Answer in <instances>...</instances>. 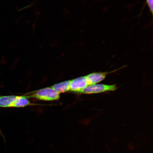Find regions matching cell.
<instances>
[{"mask_svg":"<svg viewBox=\"0 0 153 153\" xmlns=\"http://www.w3.org/2000/svg\"><path fill=\"white\" fill-rule=\"evenodd\" d=\"M17 96H0V107L10 108L12 107Z\"/></svg>","mask_w":153,"mask_h":153,"instance_id":"5","label":"cell"},{"mask_svg":"<svg viewBox=\"0 0 153 153\" xmlns=\"http://www.w3.org/2000/svg\"><path fill=\"white\" fill-rule=\"evenodd\" d=\"M147 5L149 7V10L153 14V0H145Z\"/></svg>","mask_w":153,"mask_h":153,"instance_id":"8","label":"cell"},{"mask_svg":"<svg viewBox=\"0 0 153 153\" xmlns=\"http://www.w3.org/2000/svg\"><path fill=\"white\" fill-rule=\"evenodd\" d=\"M88 85L85 76H81L71 81L70 90L80 92Z\"/></svg>","mask_w":153,"mask_h":153,"instance_id":"3","label":"cell"},{"mask_svg":"<svg viewBox=\"0 0 153 153\" xmlns=\"http://www.w3.org/2000/svg\"><path fill=\"white\" fill-rule=\"evenodd\" d=\"M117 89L115 85H108L98 84L88 85L85 88L80 91L86 94L98 93L108 91H113Z\"/></svg>","mask_w":153,"mask_h":153,"instance_id":"1","label":"cell"},{"mask_svg":"<svg viewBox=\"0 0 153 153\" xmlns=\"http://www.w3.org/2000/svg\"><path fill=\"white\" fill-rule=\"evenodd\" d=\"M33 96L39 100L47 101L56 100L60 97L59 93L53 88H49L39 90Z\"/></svg>","mask_w":153,"mask_h":153,"instance_id":"2","label":"cell"},{"mask_svg":"<svg viewBox=\"0 0 153 153\" xmlns=\"http://www.w3.org/2000/svg\"><path fill=\"white\" fill-rule=\"evenodd\" d=\"M0 135H1V136L2 137L3 139L4 140V142L5 143L6 140L5 138V137L4 136V135L3 133H2V132L1 128H0Z\"/></svg>","mask_w":153,"mask_h":153,"instance_id":"9","label":"cell"},{"mask_svg":"<svg viewBox=\"0 0 153 153\" xmlns=\"http://www.w3.org/2000/svg\"><path fill=\"white\" fill-rule=\"evenodd\" d=\"M110 72L94 73L85 76L88 85H95L104 80L107 74Z\"/></svg>","mask_w":153,"mask_h":153,"instance_id":"4","label":"cell"},{"mask_svg":"<svg viewBox=\"0 0 153 153\" xmlns=\"http://www.w3.org/2000/svg\"><path fill=\"white\" fill-rule=\"evenodd\" d=\"M71 81H68L57 84L53 85V88L59 93H63L70 90Z\"/></svg>","mask_w":153,"mask_h":153,"instance_id":"6","label":"cell"},{"mask_svg":"<svg viewBox=\"0 0 153 153\" xmlns=\"http://www.w3.org/2000/svg\"><path fill=\"white\" fill-rule=\"evenodd\" d=\"M30 104V101L25 97L17 96L12 107H24Z\"/></svg>","mask_w":153,"mask_h":153,"instance_id":"7","label":"cell"}]
</instances>
